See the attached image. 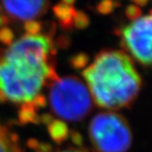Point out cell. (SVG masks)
I'll list each match as a JSON object with an SVG mask.
<instances>
[{"label":"cell","mask_w":152,"mask_h":152,"mask_svg":"<svg viewBox=\"0 0 152 152\" xmlns=\"http://www.w3.org/2000/svg\"><path fill=\"white\" fill-rule=\"evenodd\" d=\"M61 152H86L85 150L83 149H75V148H72V149H66V150H63Z\"/></svg>","instance_id":"obj_8"},{"label":"cell","mask_w":152,"mask_h":152,"mask_svg":"<svg viewBox=\"0 0 152 152\" xmlns=\"http://www.w3.org/2000/svg\"><path fill=\"white\" fill-rule=\"evenodd\" d=\"M151 14L137 16L121 29L125 48L145 66L151 63Z\"/></svg>","instance_id":"obj_5"},{"label":"cell","mask_w":152,"mask_h":152,"mask_svg":"<svg viewBox=\"0 0 152 152\" xmlns=\"http://www.w3.org/2000/svg\"><path fill=\"white\" fill-rule=\"evenodd\" d=\"M89 135L99 152H126L132 142L131 130L126 120L114 112L95 115L89 126Z\"/></svg>","instance_id":"obj_4"},{"label":"cell","mask_w":152,"mask_h":152,"mask_svg":"<svg viewBox=\"0 0 152 152\" xmlns=\"http://www.w3.org/2000/svg\"><path fill=\"white\" fill-rule=\"evenodd\" d=\"M0 152H20L17 139L1 125H0Z\"/></svg>","instance_id":"obj_7"},{"label":"cell","mask_w":152,"mask_h":152,"mask_svg":"<svg viewBox=\"0 0 152 152\" xmlns=\"http://www.w3.org/2000/svg\"><path fill=\"white\" fill-rule=\"evenodd\" d=\"M50 104L52 111L67 121H79L92 109V97L81 80L70 77L57 78L51 83Z\"/></svg>","instance_id":"obj_3"},{"label":"cell","mask_w":152,"mask_h":152,"mask_svg":"<svg viewBox=\"0 0 152 152\" xmlns=\"http://www.w3.org/2000/svg\"><path fill=\"white\" fill-rule=\"evenodd\" d=\"M48 6L46 1H3L0 9L13 18L28 21L44 13Z\"/></svg>","instance_id":"obj_6"},{"label":"cell","mask_w":152,"mask_h":152,"mask_svg":"<svg viewBox=\"0 0 152 152\" xmlns=\"http://www.w3.org/2000/svg\"><path fill=\"white\" fill-rule=\"evenodd\" d=\"M50 36L28 32L10 44L0 56V102L30 109L42 101L41 91L58 76Z\"/></svg>","instance_id":"obj_1"},{"label":"cell","mask_w":152,"mask_h":152,"mask_svg":"<svg viewBox=\"0 0 152 152\" xmlns=\"http://www.w3.org/2000/svg\"><path fill=\"white\" fill-rule=\"evenodd\" d=\"M83 75L92 99L104 109L129 105L141 88V78L132 60L120 50L99 53Z\"/></svg>","instance_id":"obj_2"}]
</instances>
